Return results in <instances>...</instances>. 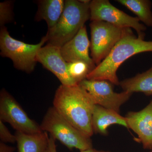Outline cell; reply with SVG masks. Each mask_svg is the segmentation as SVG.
Returning <instances> with one entry per match:
<instances>
[{"label": "cell", "mask_w": 152, "mask_h": 152, "mask_svg": "<svg viewBox=\"0 0 152 152\" xmlns=\"http://www.w3.org/2000/svg\"><path fill=\"white\" fill-rule=\"evenodd\" d=\"M95 105L89 94L79 84L61 85L53 101V107L60 115L90 138L94 134L92 118Z\"/></svg>", "instance_id": "cell-1"}, {"label": "cell", "mask_w": 152, "mask_h": 152, "mask_svg": "<svg viewBox=\"0 0 152 152\" xmlns=\"http://www.w3.org/2000/svg\"><path fill=\"white\" fill-rule=\"evenodd\" d=\"M152 52V41H146L133 33L124 36L114 47L107 56L87 77V80H106L119 86L117 72L120 66L134 55Z\"/></svg>", "instance_id": "cell-2"}, {"label": "cell", "mask_w": 152, "mask_h": 152, "mask_svg": "<svg viewBox=\"0 0 152 152\" xmlns=\"http://www.w3.org/2000/svg\"><path fill=\"white\" fill-rule=\"evenodd\" d=\"M91 1H65L64 11L58 21L45 36L47 44L61 48L73 39L90 19Z\"/></svg>", "instance_id": "cell-3"}, {"label": "cell", "mask_w": 152, "mask_h": 152, "mask_svg": "<svg viewBox=\"0 0 152 152\" xmlns=\"http://www.w3.org/2000/svg\"><path fill=\"white\" fill-rule=\"evenodd\" d=\"M40 125L42 131L49 133L69 150L75 148L82 151L93 148L91 138L71 124L53 107L49 108Z\"/></svg>", "instance_id": "cell-4"}, {"label": "cell", "mask_w": 152, "mask_h": 152, "mask_svg": "<svg viewBox=\"0 0 152 152\" xmlns=\"http://www.w3.org/2000/svg\"><path fill=\"white\" fill-rule=\"evenodd\" d=\"M47 43L45 36L35 45L26 43L10 35L5 26L0 31V50L1 56L10 58L17 69L31 73L34 70L38 51Z\"/></svg>", "instance_id": "cell-5"}, {"label": "cell", "mask_w": 152, "mask_h": 152, "mask_svg": "<svg viewBox=\"0 0 152 152\" xmlns=\"http://www.w3.org/2000/svg\"><path fill=\"white\" fill-rule=\"evenodd\" d=\"M90 27L91 56L96 66L107 56L122 38L133 33L130 28L118 27L104 21H92Z\"/></svg>", "instance_id": "cell-6"}, {"label": "cell", "mask_w": 152, "mask_h": 152, "mask_svg": "<svg viewBox=\"0 0 152 152\" xmlns=\"http://www.w3.org/2000/svg\"><path fill=\"white\" fill-rule=\"evenodd\" d=\"M90 20L104 21L121 28L134 29L138 37L145 38V25L137 17H133L114 7L108 0H93L90 4Z\"/></svg>", "instance_id": "cell-7"}, {"label": "cell", "mask_w": 152, "mask_h": 152, "mask_svg": "<svg viewBox=\"0 0 152 152\" xmlns=\"http://www.w3.org/2000/svg\"><path fill=\"white\" fill-rule=\"evenodd\" d=\"M0 121L16 131L28 134L42 132L40 125L30 118L21 106L5 89L0 93Z\"/></svg>", "instance_id": "cell-8"}, {"label": "cell", "mask_w": 152, "mask_h": 152, "mask_svg": "<svg viewBox=\"0 0 152 152\" xmlns=\"http://www.w3.org/2000/svg\"><path fill=\"white\" fill-rule=\"evenodd\" d=\"M112 84L108 81L87 79L79 84L89 94L95 105L119 113L121 106L129 99L132 94L124 91L115 92Z\"/></svg>", "instance_id": "cell-9"}, {"label": "cell", "mask_w": 152, "mask_h": 152, "mask_svg": "<svg viewBox=\"0 0 152 152\" xmlns=\"http://www.w3.org/2000/svg\"><path fill=\"white\" fill-rule=\"evenodd\" d=\"M37 61L53 73L59 80L61 85L66 86L78 85L76 83L69 75L67 63L63 58L61 48L47 44L39 50Z\"/></svg>", "instance_id": "cell-10"}, {"label": "cell", "mask_w": 152, "mask_h": 152, "mask_svg": "<svg viewBox=\"0 0 152 152\" xmlns=\"http://www.w3.org/2000/svg\"><path fill=\"white\" fill-rule=\"evenodd\" d=\"M90 48L91 42L85 26L73 39L61 48V53L67 63L78 61L85 62L93 70L96 66L90 56Z\"/></svg>", "instance_id": "cell-11"}, {"label": "cell", "mask_w": 152, "mask_h": 152, "mask_svg": "<svg viewBox=\"0 0 152 152\" xmlns=\"http://www.w3.org/2000/svg\"><path fill=\"white\" fill-rule=\"evenodd\" d=\"M129 129L138 136L144 149L152 151V99L149 104L138 112H129L126 115Z\"/></svg>", "instance_id": "cell-12"}, {"label": "cell", "mask_w": 152, "mask_h": 152, "mask_svg": "<svg viewBox=\"0 0 152 152\" xmlns=\"http://www.w3.org/2000/svg\"><path fill=\"white\" fill-rule=\"evenodd\" d=\"M114 124L121 125L129 129L125 117L115 111L95 105L92 118L94 134L107 136L108 134V128Z\"/></svg>", "instance_id": "cell-13"}, {"label": "cell", "mask_w": 152, "mask_h": 152, "mask_svg": "<svg viewBox=\"0 0 152 152\" xmlns=\"http://www.w3.org/2000/svg\"><path fill=\"white\" fill-rule=\"evenodd\" d=\"M18 152H45L48 145V133L28 134L16 131Z\"/></svg>", "instance_id": "cell-14"}, {"label": "cell", "mask_w": 152, "mask_h": 152, "mask_svg": "<svg viewBox=\"0 0 152 152\" xmlns=\"http://www.w3.org/2000/svg\"><path fill=\"white\" fill-rule=\"evenodd\" d=\"M38 11L35 20L40 21L45 20L48 29L52 28L58 21L64 8V0H41L37 1Z\"/></svg>", "instance_id": "cell-15"}, {"label": "cell", "mask_w": 152, "mask_h": 152, "mask_svg": "<svg viewBox=\"0 0 152 152\" xmlns=\"http://www.w3.org/2000/svg\"><path fill=\"white\" fill-rule=\"evenodd\" d=\"M119 86L124 91L131 94L141 92L147 96H152V66L144 72L120 82Z\"/></svg>", "instance_id": "cell-16"}, {"label": "cell", "mask_w": 152, "mask_h": 152, "mask_svg": "<svg viewBox=\"0 0 152 152\" xmlns=\"http://www.w3.org/2000/svg\"><path fill=\"white\" fill-rule=\"evenodd\" d=\"M137 16L145 26L152 27V2L149 0H118Z\"/></svg>", "instance_id": "cell-17"}, {"label": "cell", "mask_w": 152, "mask_h": 152, "mask_svg": "<svg viewBox=\"0 0 152 152\" xmlns=\"http://www.w3.org/2000/svg\"><path fill=\"white\" fill-rule=\"evenodd\" d=\"M67 69L69 75L77 84L86 79L93 71L86 63L81 61L67 63Z\"/></svg>", "instance_id": "cell-18"}, {"label": "cell", "mask_w": 152, "mask_h": 152, "mask_svg": "<svg viewBox=\"0 0 152 152\" xmlns=\"http://www.w3.org/2000/svg\"><path fill=\"white\" fill-rule=\"evenodd\" d=\"M13 20V2L7 1L0 3V26L1 27L5 26V24L12 22Z\"/></svg>", "instance_id": "cell-19"}, {"label": "cell", "mask_w": 152, "mask_h": 152, "mask_svg": "<svg viewBox=\"0 0 152 152\" xmlns=\"http://www.w3.org/2000/svg\"><path fill=\"white\" fill-rule=\"evenodd\" d=\"M0 139L1 142L4 143H13L16 142V138L15 134H12L4 122L1 121H0Z\"/></svg>", "instance_id": "cell-20"}, {"label": "cell", "mask_w": 152, "mask_h": 152, "mask_svg": "<svg viewBox=\"0 0 152 152\" xmlns=\"http://www.w3.org/2000/svg\"><path fill=\"white\" fill-rule=\"evenodd\" d=\"M45 152H57L56 140L50 135L49 137L48 145Z\"/></svg>", "instance_id": "cell-21"}, {"label": "cell", "mask_w": 152, "mask_h": 152, "mask_svg": "<svg viewBox=\"0 0 152 152\" xmlns=\"http://www.w3.org/2000/svg\"><path fill=\"white\" fill-rule=\"evenodd\" d=\"M15 148L0 142V152H14Z\"/></svg>", "instance_id": "cell-22"}, {"label": "cell", "mask_w": 152, "mask_h": 152, "mask_svg": "<svg viewBox=\"0 0 152 152\" xmlns=\"http://www.w3.org/2000/svg\"><path fill=\"white\" fill-rule=\"evenodd\" d=\"M80 152H111L109 151H99L95 149L92 148L89 149L85 150V151H82Z\"/></svg>", "instance_id": "cell-23"}, {"label": "cell", "mask_w": 152, "mask_h": 152, "mask_svg": "<svg viewBox=\"0 0 152 152\" xmlns=\"http://www.w3.org/2000/svg\"><path fill=\"white\" fill-rule=\"evenodd\" d=\"M150 152H152V151H150Z\"/></svg>", "instance_id": "cell-24"}]
</instances>
